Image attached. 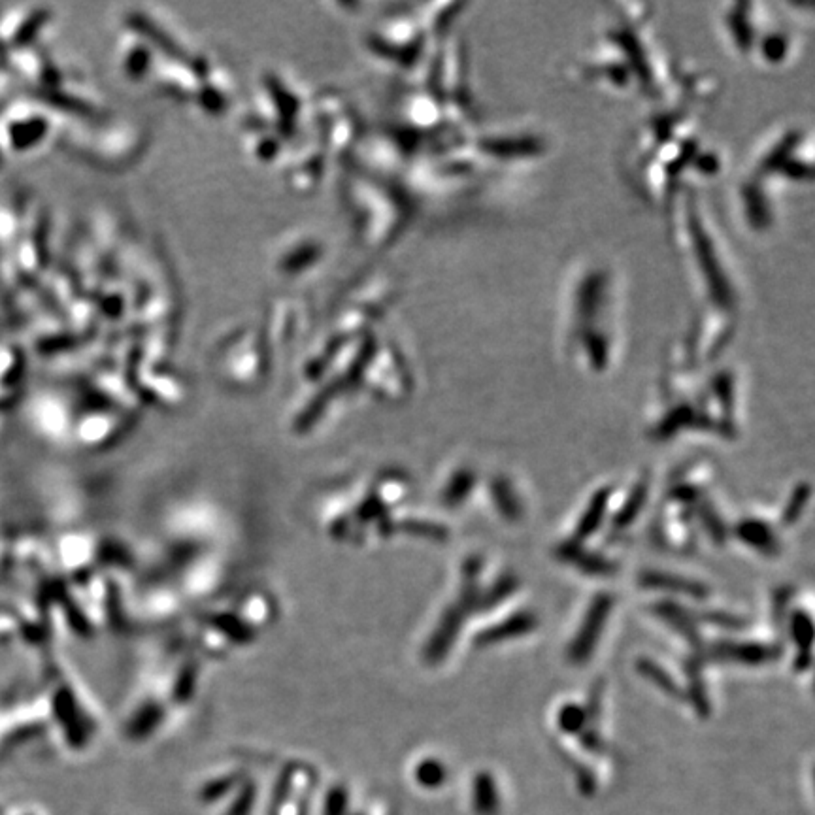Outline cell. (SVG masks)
I'll return each mask as SVG.
<instances>
[{"mask_svg": "<svg viewBox=\"0 0 815 815\" xmlns=\"http://www.w3.org/2000/svg\"><path fill=\"white\" fill-rule=\"evenodd\" d=\"M653 31L646 4H610L572 63V78L610 97L646 100L648 106L712 102L717 91L708 74L672 63Z\"/></svg>", "mask_w": 815, "mask_h": 815, "instance_id": "cell-1", "label": "cell"}, {"mask_svg": "<svg viewBox=\"0 0 815 815\" xmlns=\"http://www.w3.org/2000/svg\"><path fill=\"white\" fill-rule=\"evenodd\" d=\"M700 104L649 106L625 151V172L640 199L666 210L685 189H699L723 172L725 159L704 131Z\"/></svg>", "mask_w": 815, "mask_h": 815, "instance_id": "cell-2", "label": "cell"}, {"mask_svg": "<svg viewBox=\"0 0 815 815\" xmlns=\"http://www.w3.org/2000/svg\"><path fill=\"white\" fill-rule=\"evenodd\" d=\"M619 272L600 257L568 268L559 304V346L585 370L602 374L625 348V310Z\"/></svg>", "mask_w": 815, "mask_h": 815, "instance_id": "cell-3", "label": "cell"}, {"mask_svg": "<svg viewBox=\"0 0 815 815\" xmlns=\"http://www.w3.org/2000/svg\"><path fill=\"white\" fill-rule=\"evenodd\" d=\"M812 182L814 136L810 125L787 121L768 129L749 151L732 185L736 223L751 236H765L778 221L783 195Z\"/></svg>", "mask_w": 815, "mask_h": 815, "instance_id": "cell-4", "label": "cell"}, {"mask_svg": "<svg viewBox=\"0 0 815 815\" xmlns=\"http://www.w3.org/2000/svg\"><path fill=\"white\" fill-rule=\"evenodd\" d=\"M665 212L685 282L699 302L697 314L738 321L744 302L740 270L699 189L682 191Z\"/></svg>", "mask_w": 815, "mask_h": 815, "instance_id": "cell-5", "label": "cell"}, {"mask_svg": "<svg viewBox=\"0 0 815 815\" xmlns=\"http://www.w3.org/2000/svg\"><path fill=\"white\" fill-rule=\"evenodd\" d=\"M717 29L734 57L761 70H782L797 61L802 48V21L763 2L721 4Z\"/></svg>", "mask_w": 815, "mask_h": 815, "instance_id": "cell-6", "label": "cell"}, {"mask_svg": "<svg viewBox=\"0 0 815 815\" xmlns=\"http://www.w3.org/2000/svg\"><path fill=\"white\" fill-rule=\"evenodd\" d=\"M612 610H614L612 595L602 593L593 599L591 606L585 612L576 638L568 644V649H566V657L572 665L582 666L593 657L595 648L599 644L600 634L604 631Z\"/></svg>", "mask_w": 815, "mask_h": 815, "instance_id": "cell-7", "label": "cell"}, {"mask_svg": "<svg viewBox=\"0 0 815 815\" xmlns=\"http://www.w3.org/2000/svg\"><path fill=\"white\" fill-rule=\"evenodd\" d=\"M710 655L719 661L738 665L761 666L778 659L780 648L759 642H717Z\"/></svg>", "mask_w": 815, "mask_h": 815, "instance_id": "cell-8", "label": "cell"}, {"mask_svg": "<svg viewBox=\"0 0 815 815\" xmlns=\"http://www.w3.org/2000/svg\"><path fill=\"white\" fill-rule=\"evenodd\" d=\"M466 614L468 610L461 602H457V606H451L450 610L444 614L425 649V657L429 663H440L450 653L451 646L457 642L459 633L463 629Z\"/></svg>", "mask_w": 815, "mask_h": 815, "instance_id": "cell-9", "label": "cell"}, {"mask_svg": "<svg viewBox=\"0 0 815 815\" xmlns=\"http://www.w3.org/2000/svg\"><path fill=\"white\" fill-rule=\"evenodd\" d=\"M538 627V616L534 612H517L514 616L506 617L504 621H500L497 625H491L489 629H485L482 633L476 636L474 644L478 648H487L493 644H500L506 640H514V638H521L525 634L533 633L534 629Z\"/></svg>", "mask_w": 815, "mask_h": 815, "instance_id": "cell-10", "label": "cell"}, {"mask_svg": "<svg viewBox=\"0 0 815 815\" xmlns=\"http://www.w3.org/2000/svg\"><path fill=\"white\" fill-rule=\"evenodd\" d=\"M557 557L568 563V565L578 568L583 574L587 576H612L616 572V565L610 563L606 557H602L599 553H593L589 549L583 548L580 542L576 540H566L563 544H559L557 548Z\"/></svg>", "mask_w": 815, "mask_h": 815, "instance_id": "cell-11", "label": "cell"}, {"mask_svg": "<svg viewBox=\"0 0 815 815\" xmlns=\"http://www.w3.org/2000/svg\"><path fill=\"white\" fill-rule=\"evenodd\" d=\"M640 583L648 589H661V591H672L678 595H685L691 599H706L708 597V587L704 583L674 576L668 572H644L640 576Z\"/></svg>", "mask_w": 815, "mask_h": 815, "instance_id": "cell-12", "label": "cell"}, {"mask_svg": "<svg viewBox=\"0 0 815 815\" xmlns=\"http://www.w3.org/2000/svg\"><path fill=\"white\" fill-rule=\"evenodd\" d=\"M736 534L746 546L766 555H774L780 551L778 536L772 531V527H768L761 519H744L742 523H738Z\"/></svg>", "mask_w": 815, "mask_h": 815, "instance_id": "cell-13", "label": "cell"}, {"mask_svg": "<svg viewBox=\"0 0 815 815\" xmlns=\"http://www.w3.org/2000/svg\"><path fill=\"white\" fill-rule=\"evenodd\" d=\"M653 612L661 617L663 621H666L674 631L682 634L689 644H699L700 636L697 621L683 606L676 604V602H670V600H663L653 608Z\"/></svg>", "mask_w": 815, "mask_h": 815, "instance_id": "cell-14", "label": "cell"}, {"mask_svg": "<svg viewBox=\"0 0 815 815\" xmlns=\"http://www.w3.org/2000/svg\"><path fill=\"white\" fill-rule=\"evenodd\" d=\"M610 495H612V489H608V487H606V489H600V491H597V493L593 495L589 506L585 508L583 516L580 517V521H578L576 536H574L572 540H576V542L582 544L583 540L591 538L593 534L599 531L600 525H602V521H604V516H606V508H608V502H610Z\"/></svg>", "mask_w": 815, "mask_h": 815, "instance_id": "cell-15", "label": "cell"}, {"mask_svg": "<svg viewBox=\"0 0 815 815\" xmlns=\"http://www.w3.org/2000/svg\"><path fill=\"white\" fill-rule=\"evenodd\" d=\"M491 497L500 514L508 521H519L523 517V504L517 497L514 485L506 478H495L491 482Z\"/></svg>", "mask_w": 815, "mask_h": 815, "instance_id": "cell-16", "label": "cell"}, {"mask_svg": "<svg viewBox=\"0 0 815 815\" xmlns=\"http://www.w3.org/2000/svg\"><path fill=\"white\" fill-rule=\"evenodd\" d=\"M474 485H476V474L470 468H463V470L455 472L450 483L444 489V495H442L444 504L450 506V508L461 506L470 497V493L474 491Z\"/></svg>", "mask_w": 815, "mask_h": 815, "instance_id": "cell-17", "label": "cell"}, {"mask_svg": "<svg viewBox=\"0 0 815 815\" xmlns=\"http://www.w3.org/2000/svg\"><path fill=\"white\" fill-rule=\"evenodd\" d=\"M646 499H648V483L640 482L634 487L633 491H631L629 499L625 500V504L621 506V510H619L616 517H614V527H616V531H623V529H627L629 525H633L634 521H636V517L640 516L642 508H644V504H646Z\"/></svg>", "mask_w": 815, "mask_h": 815, "instance_id": "cell-18", "label": "cell"}, {"mask_svg": "<svg viewBox=\"0 0 815 815\" xmlns=\"http://www.w3.org/2000/svg\"><path fill=\"white\" fill-rule=\"evenodd\" d=\"M636 668L644 678H648L649 682L657 685L661 691H665L670 697H682L680 685L666 672L663 666L657 665L651 659H640Z\"/></svg>", "mask_w": 815, "mask_h": 815, "instance_id": "cell-19", "label": "cell"}, {"mask_svg": "<svg viewBox=\"0 0 815 815\" xmlns=\"http://www.w3.org/2000/svg\"><path fill=\"white\" fill-rule=\"evenodd\" d=\"M687 674H689L687 699L691 700V704L695 706V710L699 712L700 716H710L712 706H710V700L706 695V687H704L702 676H700V663L697 659L687 663Z\"/></svg>", "mask_w": 815, "mask_h": 815, "instance_id": "cell-20", "label": "cell"}, {"mask_svg": "<svg viewBox=\"0 0 815 815\" xmlns=\"http://www.w3.org/2000/svg\"><path fill=\"white\" fill-rule=\"evenodd\" d=\"M516 589V576H510V574L502 576L489 589H485V593L478 595V610H491V608L499 606L502 600H506L512 593H516Z\"/></svg>", "mask_w": 815, "mask_h": 815, "instance_id": "cell-21", "label": "cell"}, {"mask_svg": "<svg viewBox=\"0 0 815 815\" xmlns=\"http://www.w3.org/2000/svg\"><path fill=\"white\" fill-rule=\"evenodd\" d=\"M791 638L799 651H810L814 644V623L810 614H806L804 610H797L791 616Z\"/></svg>", "mask_w": 815, "mask_h": 815, "instance_id": "cell-22", "label": "cell"}, {"mask_svg": "<svg viewBox=\"0 0 815 815\" xmlns=\"http://www.w3.org/2000/svg\"><path fill=\"white\" fill-rule=\"evenodd\" d=\"M697 504H699V517L702 527L706 529V533L714 538L716 544H723L727 540V527H725L723 519L717 514L716 508L702 499Z\"/></svg>", "mask_w": 815, "mask_h": 815, "instance_id": "cell-23", "label": "cell"}, {"mask_svg": "<svg viewBox=\"0 0 815 815\" xmlns=\"http://www.w3.org/2000/svg\"><path fill=\"white\" fill-rule=\"evenodd\" d=\"M812 497V487L808 483H799L791 495V499L787 502V506L783 508L782 521L785 525H793L804 512L806 504L810 502Z\"/></svg>", "mask_w": 815, "mask_h": 815, "instance_id": "cell-24", "label": "cell"}, {"mask_svg": "<svg viewBox=\"0 0 815 815\" xmlns=\"http://www.w3.org/2000/svg\"><path fill=\"white\" fill-rule=\"evenodd\" d=\"M587 721V712L580 704H565L557 716V723L561 727V731L565 732H578L582 729Z\"/></svg>", "mask_w": 815, "mask_h": 815, "instance_id": "cell-25", "label": "cell"}, {"mask_svg": "<svg viewBox=\"0 0 815 815\" xmlns=\"http://www.w3.org/2000/svg\"><path fill=\"white\" fill-rule=\"evenodd\" d=\"M704 617H706V621L719 625V627H725V629H742V627H746V621H742V617L729 616V614H723V612H708V614H704Z\"/></svg>", "mask_w": 815, "mask_h": 815, "instance_id": "cell-26", "label": "cell"}, {"mask_svg": "<svg viewBox=\"0 0 815 815\" xmlns=\"http://www.w3.org/2000/svg\"><path fill=\"white\" fill-rule=\"evenodd\" d=\"M672 499L683 502V504H695L699 502L700 493L695 485H685V483H678L672 489Z\"/></svg>", "mask_w": 815, "mask_h": 815, "instance_id": "cell-27", "label": "cell"}, {"mask_svg": "<svg viewBox=\"0 0 815 815\" xmlns=\"http://www.w3.org/2000/svg\"><path fill=\"white\" fill-rule=\"evenodd\" d=\"M423 770H425V772H421V776H423V782L427 783L436 782V780H440V776H442V770H440V766L425 765L423 766Z\"/></svg>", "mask_w": 815, "mask_h": 815, "instance_id": "cell-28", "label": "cell"}, {"mask_svg": "<svg viewBox=\"0 0 815 815\" xmlns=\"http://www.w3.org/2000/svg\"><path fill=\"white\" fill-rule=\"evenodd\" d=\"M810 663H812L810 651H799V655H797V659H795V670L804 672V670L810 668Z\"/></svg>", "mask_w": 815, "mask_h": 815, "instance_id": "cell-29", "label": "cell"}]
</instances>
